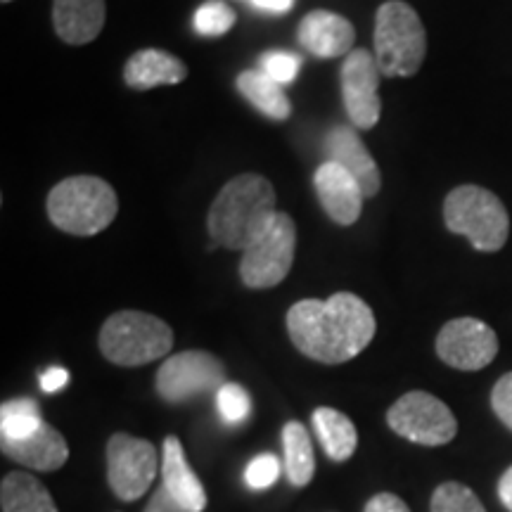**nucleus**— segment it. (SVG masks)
I'll use <instances>...</instances> for the list:
<instances>
[{"label":"nucleus","mask_w":512,"mask_h":512,"mask_svg":"<svg viewBox=\"0 0 512 512\" xmlns=\"http://www.w3.org/2000/svg\"><path fill=\"white\" fill-rule=\"evenodd\" d=\"M238 17L233 8H228L221 0H207L195 12V29L200 36H226L235 27Z\"/></svg>","instance_id":"26"},{"label":"nucleus","mask_w":512,"mask_h":512,"mask_svg":"<svg viewBox=\"0 0 512 512\" xmlns=\"http://www.w3.org/2000/svg\"><path fill=\"white\" fill-rule=\"evenodd\" d=\"M299 43L320 60L349 55L356 41V29L347 17L330 10H313L299 22Z\"/></svg>","instance_id":"14"},{"label":"nucleus","mask_w":512,"mask_h":512,"mask_svg":"<svg viewBox=\"0 0 512 512\" xmlns=\"http://www.w3.org/2000/svg\"><path fill=\"white\" fill-rule=\"evenodd\" d=\"M238 91L242 93L249 105L261 114H266L268 119L285 121L290 119L292 105L287 98L283 86L275 83L271 76L261 72V69H247L238 76Z\"/></svg>","instance_id":"21"},{"label":"nucleus","mask_w":512,"mask_h":512,"mask_svg":"<svg viewBox=\"0 0 512 512\" xmlns=\"http://www.w3.org/2000/svg\"><path fill=\"white\" fill-rule=\"evenodd\" d=\"M174 347V330L143 311H119L100 330V351L114 366L136 368L157 361Z\"/></svg>","instance_id":"5"},{"label":"nucleus","mask_w":512,"mask_h":512,"mask_svg":"<svg viewBox=\"0 0 512 512\" xmlns=\"http://www.w3.org/2000/svg\"><path fill=\"white\" fill-rule=\"evenodd\" d=\"M491 408L498 415V420L512 432V373L503 375L501 380L494 384L491 392Z\"/></svg>","instance_id":"30"},{"label":"nucleus","mask_w":512,"mask_h":512,"mask_svg":"<svg viewBox=\"0 0 512 512\" xmlns=\"http://www.w3.org/2000/svg\"><path fill=\"white\" fill-rule=\"evenodd\" d=\"M107 19L105 0H53L57 36L69 46H86L100 36Z\"/></svg>","instance_id":"17"},{"label":"nucleus","mask_w":512,"mask_h":512,"mask_svg":"<svg viewBox=\"0 0 512 512\" xmlns=\"http://www.w3.org/2000/svg\"><path fill=\"white\" fill-rule=\"evenodd\" d=\"M143 512H192V510L185 508L183 503H178L176 498L162 486V489L152 494L150 503H147V508Z\"/></svg>","instance_id":"31"},{"label":"nucleus","mask_w":512,"mask_h":512,"mask_svg":"<svg viewBox=\"0 0 512 512\" xmlns=\"http://www.w3.org/2000/svg\"><path fill=\"white\" fill-rule=\"evenodd\" d=\"M261 72L271 76L275 83L287 86L299 76V67H302V57L287 53V50H268L259 60Z\"/></svg>","instance_id":"28"},{"label":"nucleus","mask_w":512,"mask_h":512,"mask_svg":"<svg viewBox=\"0 0 512 512\" xmlns=\"http://www.w3.org/2000/svg\"><path fill=\"white\" fill-rule=\"evenodd\" d=\"M313 430H316V437L320 446H323V451L335 463H344V460H349L356 453V425L347 415L335 411V408H316L313 411Z\"/></svg>","instance_id":"20"},{"label":"nucleus","mask_w":512,"mask_h":512,"mask_svg":"<svg viewBox=\"0 0 512 512\" xmlns=\"http://www.w3.org/2000/svg\"><path fill=\"white\" fill-rule=\"evenodd\" d=\"M41 425V408L34 399L5 401L0 408V437L3 439H24Z\"/></svg>","instance_id":"24"},{"label":"nucleus","mask_w":512,"mask_h":512,"mask_svg":"<svg viewBox=\"0 0 512 512\" xmlns=\"http://www.w3.org/2000/svg\"><path fill=\"white\" fill-rule=\"evenodd\" d=\"M375 313L361 297L337 292L330 299H302L287 311L292 344L313 361L339 366L373 342Z\"/></svg>","instance_id":"1"},{"label":"nucleus","mask_w":512,"mask_h":512,"mask_svg":"<svg viewBox=\"0 0 512 512\" xmlns=\"http://www.w3.org/2000/svg\"><path fill=\"white\" fill-rule=\"evenodd\" d=\"M313 188H316L318 200L332 221L339 226H351L358 221L366 195L347 169L328 159L318 166L316 176H313Z\"/></svg>","instance_id":"13"},{"label":"nucleus","mask_w":512,"mask_h":512,"mask_svg":"<svg viewBox=\"0 0 512 512\" xmlns=\"http://www.w3.org/2000/svg\"><path fill=\"white\" fill-rule=\"evenodd\" d=\"M67 384H69V370L64 368H48L46 373L41 375V389L46 394L60 392V389L67 387Z\"/></svg>","instance_id":"33"},{"label":"nucleus","mask_w":512,"mask_h":512,"mask_svg":"<svg viewBox=\"0 0 512 512\" xmlns=\"http://www.w3.org/2000/svg\"><path fill=\"white\" fill-rule=\"evenodd\" d=\"M498 498H501L505 510L512 512V467L503 472L501 482H498Z\"/></svg>","instance_id":"35"},{"label":"nucleus","mask_w":512,"mask_h":512,"mask_svg":"<svg viewBox=\"0 0 512 512\" xmlns=\"http://www.w3.org/2000/svg\"><path fill=\"white\" fill-rule=\"evenodd\" d=\"M3 512H57L50 491L29 472H10L0 484Z\"/></svg>","instance_id":"22"},{"label":"nucleus","mask_w":512,"mask_h":512,"mask_svg":"<svg viewBox=\"0 0 512 512\" xmlns=\"http://www.w3.org/2000/svg\"><path fill=\"white\" fill-rule=\"evenodd\" d=\"M3 3H12V0H3Z\"/></svg>","instance_id":"36"},{"label":"nucleus","mask_w":512,"mask_h":512,"mask_svg":"<svg viewBox=\"0 0 512 512\" xmlns=\"http://www.w3.org/2000/svg\"><path fill=\"white\" fill-rule=\"evenodd\" d=\"M432 512H486L482 501L465 484L446 482L432 496Z\"/></svg>","instance_id":"25"},{"label":"nucleus","mask_w":512,"mask_h":512,"mask_svg":"<svg viewBox=\"0 0 512 512\" xmlns=\"http://www.w3.org/2000/svg\"><path fill=\"white\" fill-rule=\"evenodd\" d=\"M444 223L451 233L470 240L479 252H498L508 242V211L494 192L479 185H460L448 192Z\"/></svg>","instance_id":"6"},{"label":"nucleus","mask_w":512,"mask_h":512,"mask_svg":"<svg viewBox=\"0 0 512 512\" xmlns=\"http://www.w3.org/2000/svg\"><path fill=\"white\" fill-rule=\"evenodd\" d=\"M162 486L183 503L185 508L192 512H202L207 508V491L200 479H197L195 470H192L188 458H185L183 444L178 437H166L162 448Z\"/></svg>","instance_id":"18"},{"label":"nucleus","mask_w":512,"mask_h":512,"mask_svg":"<svg viewBox=\"0 0 512 512\" xmlns=\"http://www.w3.org/2000/svg\"><path fill=\"white\" fill-rule=\"evenodd\" d=\"M380 67L370 50H351L342 67V98L351 124L373 128L380 121Z\"/></svg>","instance_id":"12"},{"label":"nucleus","mask_w":512,"mask_h":512,"mask_svg":"<svg viewBox=\"0 0 512 512\" xmlns=\"http://www.w3.org/2000/svg\"><path fill=\"white\" fill-rule=\"evenodd\" d=\"M46 209L55 228L79 238H91L110 228L119 211V200L112 185L102 178L72 176L50 190Z\"/></svg>","instance_id":"3"},{"label":"nucleus","mask_w":512,"mask_h":512,"mask_svg":"<svg viewBox=\"0 0 512 512\" xmlns=\"http://www.w3.org/2000/svg\"><path fill=\"white\" fill-rule=\"evenodd\" d=\"M256 10L261 12H271V15H285L294 8L297 0H249Z\"/></svg>","instance_id":"34"},{"label":"nucleus","mask_w":512,"mask_h":512,"mask_svg":"<svg viewBox=\"0 0 512 512\" xmlns=\"http://www.w3.org/2000/svg\"><path fill=\"white\" fill-rule=\"evenodd\" d=\"M280 477V460L273 453H264V456L254 458L245 470V482L249 489L264 491L273 486Z\"/></svg>","instance_id":"29"},{"label":"nucleus","mask_w":512,"mask_h":512,"mask_svg":"<svg viewBox=\"0 0 512 512\" xmlns=\"http://www.w3.org/2000/svg\"><path fill=\"white\" fill-rule=\"evenodd\" d=\"M283 467L287 482L292 486H306L316 475V456H313L311 434L302 422L290 420L283 427Z\"/></svg>","instance_id":"23"},{"label":"nucleus","mask_w":512,"mask_h":512,"mask_svg":"<svg viewBox=\"0 0 512 512\" xmlns=\"http://www.w3.org/2000/svg\"><path fill=\"white\" fill-rule=\"evenodd\" d=\"M226 384V366L209 351H181L157 370V394L166 403H183L195 396L219 392Z\"/></svg>","instance_id":"10"},{"label":"nucleus","mask_w":512,"mask_h":512,"mask_svg":"<svg viewBox=\"0 0 512 512\" xmlns=\"http://www.w3.org/2000/svg\"><path fill=\"white\" fill-rule=\"evenodd\" d=\"M275 190L268 178L240 174L223 185L209 209V235L216 245L245 252L273 221Z\"/></svg>","instance_id":"2"},{"label":"nucleus","mask_w":512,"mask_h":512,"mask_svg":"<svg viewBox=\"0 0 512 512\" xmlns=\"http://www.w3.org/2000/svg\"><path fill=\"white\" fill-rule=\"evenodd\" d=\"M188 76L185 62L159 48H145L131 55L124 67V81L136 91H152L157 86H176Z\"/></svg>","instance_id":"19"},{"label":"nucleus","mask_w":512,"mask_h":512,"mask_svg":"<svg viewBox=\"0 0 512 512\" xmlns=\"http://www.w3.org/2000/svg\"><path fill=\"white\" fill-rule=\"evenodd\" d=\"M437 354L446 366L475 373L498 354L496 332L477 318L448 320L437 337Z\"/></svg>","instance_id":"11"},{"label":"nucleus","mask_w":512,"mask_h":512,"mask_svg":"<svg viewBox=\"0 0 512 512\" xmlns=\"http://www.w3.org/2000/svg\"><path fill=\"white\" fill-rule=\"evenodd\" d=\"M427 53V34L418 12L403 0L382 3L375 15V60L382 76H415Z\"/></svg>","instance_id":"4"},{"label":"nucleus","mask_w":512,"mask_h":512,"mask_svg":"<svg viewBox=\"0 0 512 512\" xmlns=\"http://www.w3.org/2000/svg\"><path fill=\"white\" fill-rule=\"evenodd\" d=\"M387 425L420 446H444L458 434L456 415L427 392H408L387 411Z\"/></svg>","instance_id":"8"},{"label":"nucleus","mask_w":512,"mask_h":512,"mask_svg":"<svg viewBox=\"0 0 512 512\" xmlns=\"http://www.w3.org/2000/svg\"><path fill=\"white\" fill-rule=\"evenodd\" d=\"M159 472L155 444L117 432L107 441V482L119 501H138Z\"/></svg>","instance_id":"9"},{"label":"nucleus","mask_w":512,"mask_h":512,"mask_svg":"<svg viewBox=\"0 0 512 512\" xmlns=\"http://www.w3.org/2000/svg\"><path fill=\"white\" fill-rule=\"evenodd\" d=\"M325 150H328L330 162H335L347 169L351 176L356 178V183L361 185L363 195L375 197L382 188V176L377 169L375 159L363 145V140L356 136L354 131L347 126L332 128L325 138Z\"/></svg>","instance_id":"16"},{"label":"nucleus","mask_w":512,"mask_h":512,"mask_svg":"<svg viewBox=\"0 0 512 512\" xmlns=\"http://www.w3.org/2000/svg\"><path fill=\"white\" fill-rule=\"evenodd\" d=\"M0 446H3V453L10 460L36 472H55L67 465L69 460L67 441L48 422H43L34 434L24 439L0 437Z\"/></svg>","instance_id":"15"},{"label":"nucleus","mask_w":512,"mask_h":512,"mask_svg":"<svg viewBox=\"0 0 512 512\" xmlns=\"http://www.w3.org/2000/svg\"><path fill=\"white\" fill-rule=\"evenodd\" d=\"M366 512H411V510H408V505L403 503L399 496L384 491V494H377L370 498L366 503Z\"/></svg>","instance_id":"32"},{"label":"nucleus","mask_w":512,"mask_h":512,"mask_svg":"<svg viewBox=\"0 0 512 512\" xmlns=\"http://www.w3.org/2000/svg\"><path fill=\"white\" fill-rule=\"evenodd\" d=\"M294 252H297V226L285 211H278L264 233L242 252V283L252 290L280 285L290 273Z\"/></svg>","instance_id":"7"},{"label":"nucleus","mask_w":512,"mask_h":512,"mask_svg":"<svg viewBox=\"0 0 512 512\" xmlns=\"http://www.w3.org/2000/svg\"><path fill=\"white\" fill-rule=\"evenodd\" d=\"M216 408H219L221 420L226 425H240L252 413V399H249L247 389L235 382H226L216 392Z\"/></svg>","instance_id":"27"}]
</instances>
